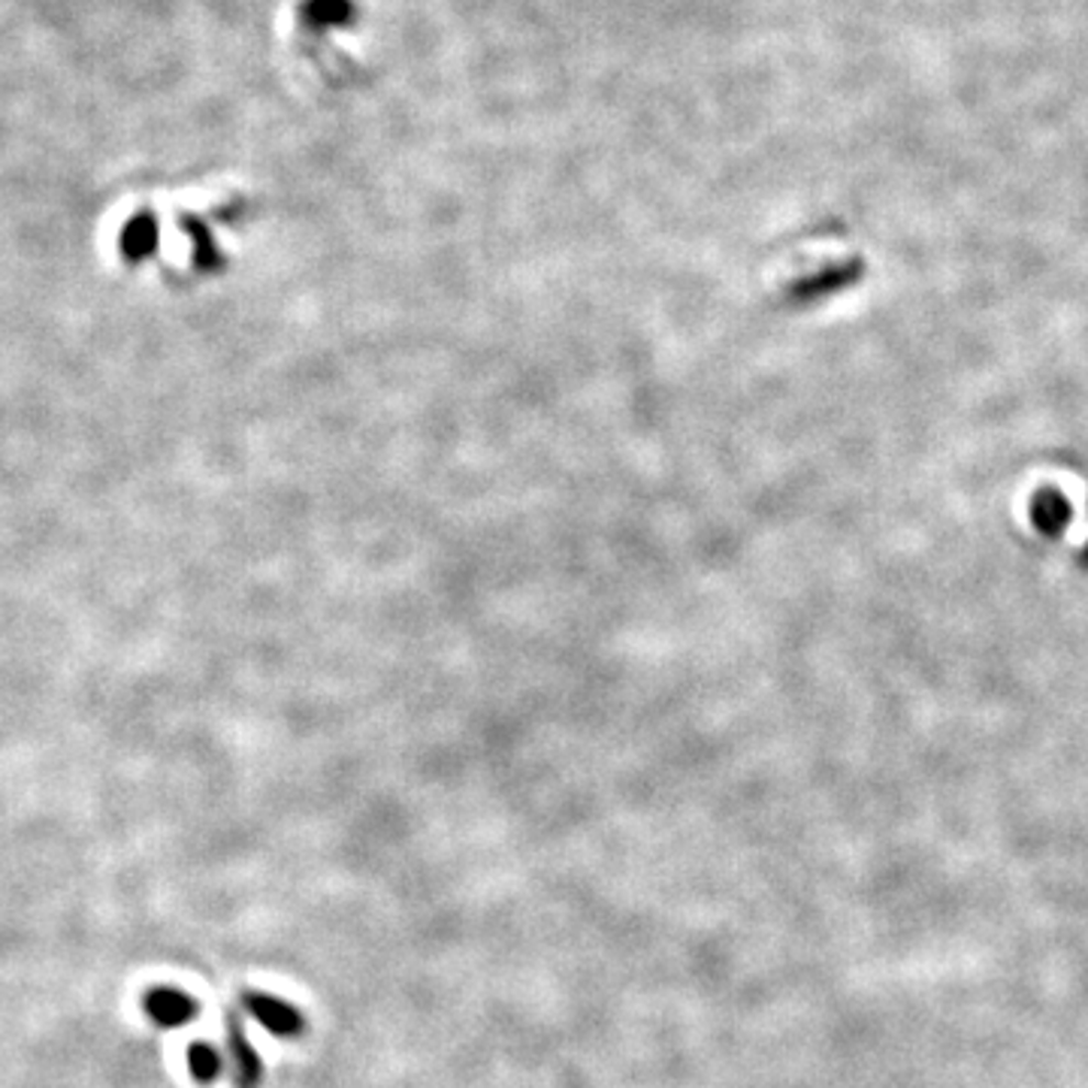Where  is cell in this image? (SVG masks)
Here are the masks:
<instances>
[{
    "label": "cell",
    "instance_id": "3957f363",
    "mask_svg": "<svg viewBox=\"0 0 1088 1088\" xmlns=\"http://www.w3.org/2000/svg\"><path fill=\"white\" fill-rule=\"evenodd\" d=\"M224 1025H227V1046H230V1055H233V1086L257 1088L260 1086V1079H264V1067H260L257 1052L252 1050V1043L245 1037L242 1015L236 1013V1010H227Z\"/></svg>",
    "mask_w": 1088,
    "mask_h": 1088
},
{
    "label": "cell",
    "instance_id": "277c9868",
    "mask_svg": "<svg viewBox=\"0 0 1088 1088\" xmlns=\"http://www.w3.org/2000/svg\"><path fill=\"white\" fill-rule=\"evenodd\" d=\"M188 1070H191V1076L200 1086H212L218 1076L224 1074V1058H221V1052L212 1043L197 1040V1043L188 1046Z\"/></svg>",
    "mask_w": 1088,
    "mask_h": 1088
},
{
    "label": "cell",
    "instance_id": "6da1fadb",
    "mask_svg": "<svg viewBox=\"0 0 1088 1088\" xmlns=\"http://www.w3.org/2000/svg\"><path fill=\"white\" fill-rule=\"evenodd\" d=\"M240 1003L254 1022H260L276 1037H297V1034H302V1028H306V1019H302L300 1010L293 1003L276 998V995L245 989L240 995Z\"/></svg>",
    "mask_w": 1088,
    "mask_h": 1088
},
{
    "label": "cell",
    "instance_id": "7a4b0ae2",
    "mask_svg": "<svg viewBox=\"0 0 1088 1088\" xmlns=\"http://www.w3.org/2000/svg\"><path fill=\"white\" fill-rule=\"evenodd\" d=\"M143 1010L157 1028H181L200 1015V1001L176 986H152L143 995Z\"/></svg>",
    "mask_w": 1088,
    "mask_h": 1088
}]
</instances>
